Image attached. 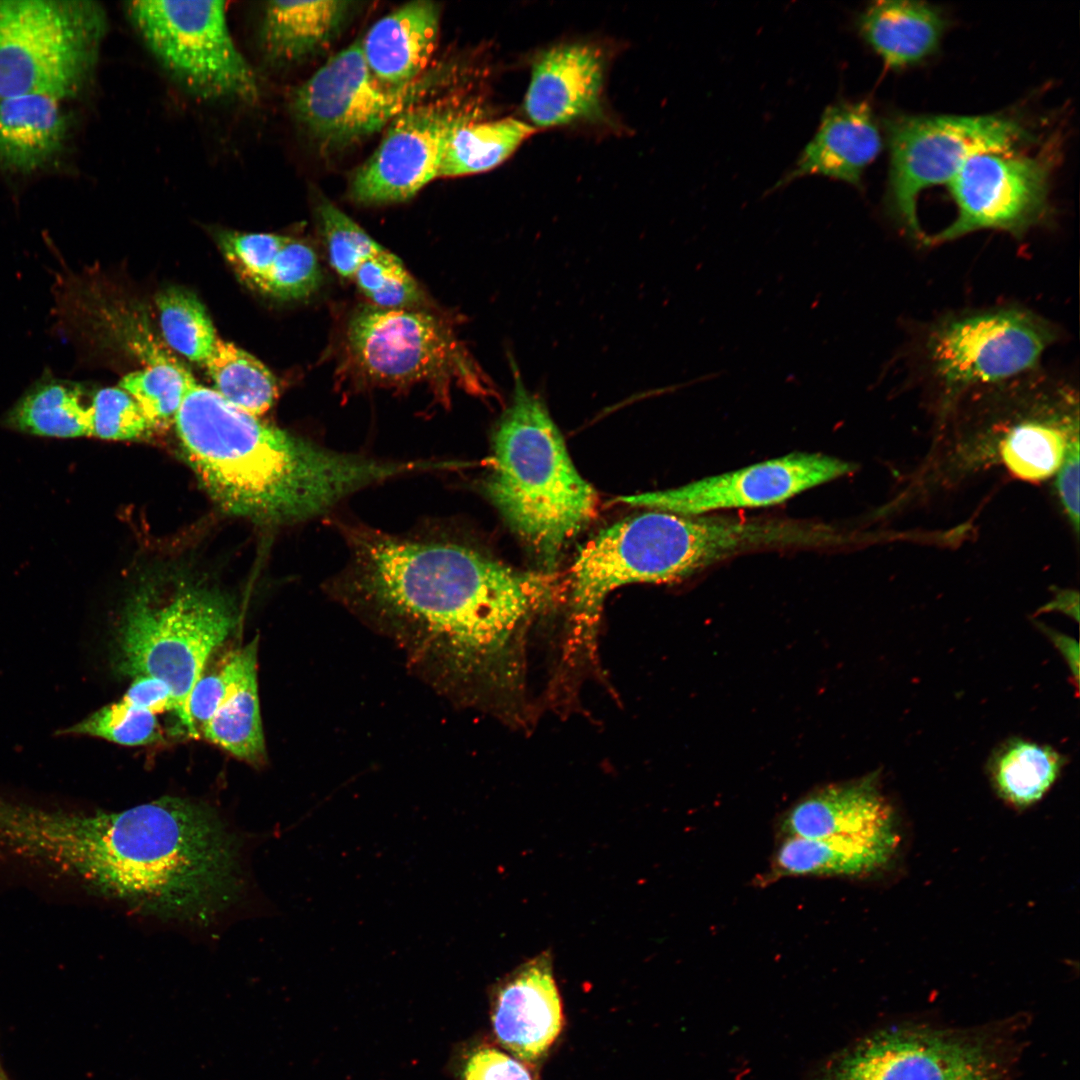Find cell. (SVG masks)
Instances as JSON below:
<instances>
[{"label":"cell","mask_w":1080,"mask_h":1080,"mask_svg":"<svg viewBox=\"0 0 1080 1080\" xmlns=\"http://www.w3.org/2000/svg\"><path fill=\"white\" fill-rule=\"evenodd\" d=\"M349 366L368 384H451L475 394L492 391L487 375L453 331L435 316L373 305L356 311L346 329Z\"/></svg>","instance_id":"cell-10"},{"label":"cell","mask_w":1080,"mask_h":1080,"mask_svg":"<svg viewBox=\"0 0 1080 1080\" xmlns=\"http://www.w3.org/2000/svg\"><path fill=\"white\" fill-rule=\"evenodd\" d=\"M227 678L222 665L217 671L202 674L194 684L188 701L191 725L199 736V730L212 718L224 699Z\"/></svg>","instance_id":"cell-40"},{"label":"cell","mask_w":1080,"mask_h":1080,"mask_svg":"<svg viewBox=\"0 0 1080 1080\" xmlns=\"http://www.w3.org/2000/svg\"><path fill=\"white\" fill-rule=\"evenodd\" d=\"M605 61L597 46L569 42L542 51L534 60L524 112L534 128L575 123L600 110Z\"/></svg>","instance_id":"cell-18"},{"label":"cell","mask_w":1080,"mask_h":1080,"mask_svg":"<svg viewBox=\"0 0 1080 1080\" xmlns=\"http://www.w3.org/2000/svg\"><path fill=\"white\" fill-rule=\"evenodd\" d=\"M514 387L493 437L485 489L496 508L550 568L592 518L593 487L575 468L545 404L529 392L510 358Z\"/></svg>","instance_id":"cell-4"},{"label":"cell","mask_w":1080,"mask_h":1080,"mask_svg":"<svg viewBox=\"0 0 1080 1080\" xmlns=\"http://www.w3.org/2000/svg\"><path fill=\"white\" fill-rule=\"evenodd\" d=\"M61 733L97 737L123 746H145L163 740L157 715L123 699L103 706Z\"/></svg>","instance_id":"cell-33"},{"label":"cell","mask_w":1080,"mask_h":1080,"mask_svg":"<svg viewBox=\"0 0 1080 1080\" xmlns=\"http://www.w3.org/2000/svg\"><path fill=\"white\" fill-rule=\"evenodd\" d=\"M0 1080H8L3 1072L0 1073Z\"/></svg>","instance_id":"cell-45"},{"label":"cell","mask_w":1080,"mask_h":1080,"mask_svg":"<svg viewBox=\"0 0 1080 1080\" xmlns=\"http://www.w3.org/2000/svg\"><path fill=\"white\" fill-rule=\"evenodd\" d=\"M429 80L401 87L381 82L368 67L358 39L296 87L290 107L321 148L341 149L388 126L421 99Z\"/></svg>","instance_id":"cell-13"},{"label":"cell","mask_w":1080,"mask_h":1080,"mask_svg":"<svg viewBox=\"0 0 1080 1080\" xmlns=\"http://www.w3.org/2000/svg\"><path fill=\"white\" fill-rule=\"evenodd\" d=\"M562 1004L552 958L542 952L517 967L499 985L492 1014L498 1042L517 1060L542 1058L561 1032Z\"/></svg>","instance_id":"cell-19"},{"label":"cell","mask_w":1080,"mask_h":1080,"mask_svg":"<svg viewBox=\"0 0 1080 1080\" xmlns=\"http://www.w3.org/2000/svg\"><path fill=\"white\" fill-rule=\"evenodd\" d=\"M194 381L193 375L181 364L160 357L145 368L123 376L118 386L135 400L156 431L174 424Z\"/></svg>","instance_id":"cell-32"},{"label":"cell","mask_w":1080,"mask_h":1080,"mask_svg":"<svg viewBox=\"0 0 1080 1080\" xmlns=\"http://www.w3.org/2000/svg\"><path fill=\"white\" fill-rule=\"evenodd\" d=\"M440 8L417 0L376 21L361 39L365 61L381 82L401 87L421 78L438 43Z\"/></svg>","instance_id":"cell-21"},{"label":"cell","mask_w":1080,"mask_h":1080,"mask_svg":"<svg viewBox=\"0 0 1080 1080\" xmlns=\"http://www.w3.org/2000/svg\"><path fill=\"white\" fill-rule=\"evenodd\" d=\"M889 149L887 204L912 236H922V191L949 181L973 156L1015 151L1031 139L1017 119L1002 115H899L885 120Z\"/></svg>","instance_id":"cell-11"},{"label":"cell","mask_w":1080,"mask_h":1080,"mask_svg":"<svg viewBox=\"0 0 1080 1080\" xmlns=\"http://www.w3.org/2000/svg\"><path fill=\"white\" fill-rule=\"evenodd\" d=\"M945 26L940 9L919 1L873 2L858 19L863 39L893 69L913 66L934 54Z\"/></svg>","instance_id":"cell-24"},{"label":"cell","mask_w":1080,"mask_h":1080,"mask_svg":"<svg viewBox=\"0 0 1080 1080\" xmlns=\"http://www.w3.org/2000/svg\"><path fill=\"white\" fill-rule=\"evenodd\" d=\"M1079 595L1077 591L1073 590H1061L1056 593L1055 598L1047 605L1043 606L1039 611H1051L1059 610L1065 614L1074 617L1078 621V607H1079Z\"/></svg>","instance_id":"cell-44"},{"label":"cell","mask_w":1080,"mask_h":1080,"mask_svg":"<svg viewBox=\"0 0 1080 1080\" xmlns=\"http://www.w3.org/2000/svg\"><path fill=\"white\" fill-rule=\"evenodd\" d=\"M882 146L878 123L867 102L836 103L825 110L815 136L779 185L819 175L859 187L864 171Z\"/></svg>","instance_id":"cell-20"},{"label":"cell","mask_w":1080,"mask_h":1080,"mask_svg":"<svg viewBox=\"0 0 1080 1080\" xmlns=\"http://www.w3.org/2000/svg\"><path fill=\"white\" fill-rule=\"evenodd\" d=\"M877 776L832 784L807 795L783 821L787 837L839 838L874 849L891 860L900 842L896 817Z\"/></svg>","instance_id":"cell-17"},{"label":"cell","mask_w":1080,"mask_h":1080,"mask_svg":"<svg viewBox=\"0 0 1080 1080\" xmlns=\"http://www.w3.org/2000/svg\"><path fill=\"white\" fill-rule=\"evenodd\" d=\"M60 102L44 95L0 98V170L31 173L61 152L68 122Z\"/></svg>","instance_id":"cell-25"},{"label":"cell","mask_w":1080,"mask_h":1080,"mask_svg":"<svg viewBox=\"0 0 1080 1080\" xmlns=\"http://www.w3.org/2000/svg\"><path fill=\"white\" fill-rule=\"evenodd\" d=\"M854 463L818 453H792L666 490L621 497L631 506L696 516L731 508L776 505L856 470Z\"/></svg>","instance_id":"cell-15"},{"label":"cell","mask_w":1080,"mask_h":1080,"mask_svg":"<svg viewBox=\"0 0 1080 1080\" xmlns=\"http://www.w3.org/2000/svg\"><path fill=\"white\" fill-rule=\"evenodd\" d=\"M289 236L222 231L218 236L226 260L245 284L260 290L266 274Z\"/></svg>","instance_id":"cell-38"},{"label":"cell","mask_w":1080,"mask_h":1080,"mask_svg":"<svg viewBox=\"0 0 1080 1080\" xmlns=\"http://www.w3.org/2000/svg\"><path fill=\"white\" fill-rule=\"evenodd\" d=\"M1044 630L1046 631V633L1049 636V638L1051 639V641L1054 643L1055 647H1057L1059 649V651L1061 652V654L1065 658L1067 664L1069 665L1071 673L1073 675V679H1074V682H1075V687H1076V689H1078V679H1079V647H1078V642L1073 638H1070V637H1068L1066 635H1063V634H1060L1058 632L1052 631L1050 629L1044 628Z\"/></svg>","instance_id":"cell-43"},{"label":"cell","mask_w":1080,"mask_h":1080,"mask_svg":"<svg viewBox=\"0 0 1080 1080\" xmlns=\"http://www.w3.org/2000/svg\"><path fill=\"white\" fill-rule=\"evenodd\" d=\"M536 129L513 117L482 120L478 113L452 131L439 177H458L489 171L506 161Z\"/></svg>","instance_id":"cell-27"},{"label":"cell","mask_w":1080,"mask_h":1080,"mask_svg":"<svg viewBox=\"0 0 1080 1080\" xmlns=\"http://www.w3.org/2000/svg\"><path fill=\"white\" fill-rule=\"evenodd\" d=\"M1056 329L1020 307L965 312L937 321L924 342L929 375L948 401L1038 369Z\"/></svg>","instance_id":"cell-12"},{"label":"cell","mask_w":1080,"mask_h":1080,"mask_svg":"<svg viewBox=\"0 0 1080 1080\" xmlns=\"http://www.w3.org/2000/svg\"><path fill=\"white\" fill-rule=\"evenodd\" d=\"M352 5L340 0L265 2L258 30L264 60L286 66L317 52L339 33Z\"/></svg>","instance_id":"cell-23"},{"label":"cell","mask_w":1080,"mask_h":1080,"mask_svg":"<svg viewBox=\"0 0 1080 1080\" xmlns=\"http://www.w3.org/2000/svg\"><path fill=\"white\" fill-rule=\"evenodd\" d=\"M156 306L166 343L204 366L219 337L204 305L191 292L170 287L157 295Z\"/></svg>","instance_id":"cell-31"},{"label":"cell","mask_w":1080,"mask_h":1080,"mask_svg":"<svg viewBox=\"0 0 1080 1080\" xmlns=\"http://www.w3.org/2000/svg\"><path fill=\"white\" fill-rule=\"evenodd\" d=\"M463 1080H533L516 1058L492 1048L481 1047L467 1059Z\"/></svg>","instance_id":"cell-39"},{"label":"cell","mask_w":1080,"mask_h":1080,"mask_svg":"<svg viewBox=\"0 0 1080 1080\" xmlns=\"http://www.w3.org/2000/svg\"><path fill=\"white\" fill-rule=\"evenodd\" d=\"M1062 765L1063 758L1051 747L1015 739L995 754L992 781L1004 800L1025 808L1044 796Z\"/></svg>","instance_id":"cell-29"},{"label":"cell","mask_w":1080,"mask_h":1080,"mask_svg":"<svg viewBox=\"0 0 1080 1080\" xmlns=\"http://www.w3.org/2000/svg\"><path fill=\"white\" fill-rule=\"evenodd\" d=\"M343 528L349 560L332 584L342 600L462 682L505 694L521 689L528 628L554 600L552 575L519 571L455 542Z\"/></svg>","instance_id":"cell-1"},{"label":"cell","mask_w":1080,"mask_h":1080,"mask_svg":"<svg viewBox=\"0 0 1080 1080\" xmlns=\"http://www.w3.org/2000/svg\"><path fill=\"white\" fill-rule=\"evenodd\" d=\"M91 393L81 383L45 369L4 413L1 423L16 432L39 437L90 436Z\"/></svg>","instance_id":"cell-26"},{"label":"cell","mask_w":1080,"mask_h":1080,"mask_svg":"<svg viewBox=\"0 0 1080 1080\" xmlns=\"http://www.w3.org/2000/svg\"><path fill=\"white\" fill-rule=\"evenodd\" d=\"M90 436L103 440H134L154 432L135 400L122 388L105 387L91 393Z\"/></svg>","instance_id":"cell-36"},{"label":"cell","mask_w":1080,"mask_h":1080,"mask_svg":"<svg viewBox=\"0 0 1080 1080\" xmlns=\"http://www.w3.org/2000/svg\"><path fill=\"white\" fill-rule=\"evenodd\" d=\"M124 701L154 714L163 712L177 713V704L171 688L164 681L138 675L122 696Z\"/></svg>","instance_id":"cell-42"},{"label":"cell","mask_w":1080,"mask_h":1080,"mask_svg":"<svg viewBox=\"0 0 1080 1080\" xmlns=\"http://www.w3.org/2000/svg\"><path fill=\"white\" fill-rule=\"evenodd\" d=\"M1050 167L1040 156L1015 151L971 157L949 181L956 205L954 220L934 242L993 229L1020 238L1049 215Z\"/></svg>","instance_id":"cell-14"},{"label":"cell","mask_w":1080,"mask_h":1080,"mask_svg":"<svg viewBox=\"0 0 1080 1080\" xmlns=\"http://www.w3.org/2000/svg\"><path fill=\"white\" fill-rule=\"evenodd\" d=\"M477 113L453 100L414 104L395 117L374 153L354 172L350 194L361 204L403 202L439 177L454 128Z\"/></svg>","instance_id":"cell-16"},{"label":"cell","mask_w":1080,"mask_h":1080,"mask_svg":"<svg viewBox=\"0 0 1080 1080\" xmlns=\"http://www.w3.org/2000/svg\"><path fill=\"white\" fill-rule=\"evenodd\" d=\"M187 461L225 512L282 524L328 511L377 482L430 469L323 448L261 421L195 380L174 421Z\"/></svg>","instance_id":"cell-3"},{"label":"cell","mask_w":1080,"mask_h":1080,"mask_svg":"<svg viewBox=\"0 0 1080 1080\" xmlns=\"http://www.w3.org/2000/svg\"><path fill=\"white\" fill-rule=\"evenodd\" d=\"M317 212L330 264L341 277L351 280L360 264L390 252L329 200L320 199Z\"/></svg>","instance_id":"cell-34"},{"label":"cell","mask_w":1080,"mask_h":1080,"mask_svg":"<svg viewBox=\"0 0 1080 1080\" xmlns=\"http://www.w3.org/2000/svg\"><path fill=\"white\" fill-rule=\"evenodd\" d=\"M891 862L886 855L839 838L787 837L774 860L780 876H860L878 871Z\"/></svg>","instance_id":"cell-28"},{"label":"cell","mask_w":1080,"mask_h":1080,"mask_svg":"<svg viewBox=\"0 0 1080 1080\" xmlns=\"http://www.w3.org/2000/svg\"><path fill=\"white\" fill-rule=\"evenodd\" d=\"M204 367L214 390L248 414H264L277 398L278 384L270 370L250 353L220 337Z\"/></svg>","instance_id":"cell-30"},{"label":"cell","mask_w":1080,"mask_h":1080,"mask_svg":"<svg viewBox=\"0 0 1080 1080\" xmlns=\"http://www.w3.org/2000/svg\"><path fill=\"white\" fill-rule=\"evenodd\" d=\"M1 1072H2V1070H1V1067H0V1073H1Z\"/></svg>","instance_id":"cell-46"},{"label":"cell","mask_w":1080,"mask_h":1080,"mask_svg":"<svg viewBox=\"0 0 1080 1080\" xmlns=\"http://www.w3.org/2000/svg\"><path fill=\"white\" fill-rule=\"evenodd\" d=\"M690 575L686 516L654 510L602 530L580 550L571 568L568 656L593 651L603 603L614 589Z\"/></svg>","instance_id":"cell-8"},{"label":"cell","mask_w":1080,"mask_h":1080,"mask_svg":"<svg viewBox=\"0 0 1080 1080\" xmlns=\"http://www.w3.org/2000/svg\"><path fill=\"white\" fill-rule=\"evenodd\" d=\"M0 848L169 920L209 923L242 890L239 841L213 809L179 797L91 814L0 798Z\"/></svg>","instance_id":"cell-2"},{"label":"cell","mask_w":1080,"mask_h":1080,"mask_svg":"<svg viewBox=\"0 0 1080 1080\" xmlns=\"http://www.w3.org/2000/svg\"><path fill=\"white\" fill-rule=\"evenodd\" d=\"M1056 489L1065 515L1075 534L1079 532V433L1068 442L1057 470Z\"/></svg>","instance_id":"cell-41"},{"label":"cell","mask_w":1080,"mask_h":1080,"mask_svg":"<svg viewBox=\"0 0 1080 1080\" xmlns=\"http://www.w3.org/2000/svg\"><path fill=\"white\" fill-rule=\"evenodd\" d=\"M236 623L232 601L200 579L174 575L146 581L121 614L116 666L122 674L148 675L168 684L182 730L197 736L188 713L191 690Z\"/></svg>","instance_id":"cell-5"},{"label":"cell","mask_w":1080,"mask_h":1080,"mask_svg":"<svg viewBox=\"0 0 1080 1080\" xmlns=\"http://www.w3.org/2000/svg\"><path fill=\"white\" fill-rule=\"evenodd\" d=\"M1015 1023L946 1028L901 1023L832 1057L816 1080H1012Z\"/></svg>","instance_id":"cell-7"},{"label":"cell","mask_w":1080,"mask_h":1080,"mask_svg":"<svg viewBox=\"0 0 1080 1080\" xmlns=\"http://www.w3.org/2000/svg\"><path fill=\"white\" fill-rule=\"evenodd\" d=\"M89 0H0V98L78 96L90 81L107 32Z\"/></svg>","instance_id":"cell-6"},{"label":"cell","mask_w":1080,"mask_h":1080,"mask_svg":"<svg viewBox=\"0 0 1080 1080\" xmlns=\"http://www.w3.org/2000/svg\"><path fill=\"white\" fill-rule=\"evenodd\" d=\"M321 282L317 255L305 242L289 237L271 265L260 292L281 300L306 297Z\"/></svg>","instance_id":"cell-37"},{"label":"cell","mask_w":1080,"mask_h":1080,"mask_svg":"<svg viewBox=\"0 0 1080 1080\" xmlns=\"http://www.w3.org/2000/svg\"><path fill=\"white\" fill-rule=\"evenodd\" d=\"M258 638L231 652L222 664L227 691L200 729L208 742L252 765L265 760V739L257 684Z\"/></svg>","instance_id":"cell-22"},{"label":"cell","mask_w":1080,"mask_h":1080,"mask_svg":"<svg viewBox=\"0 0 1080 1080\" xmlns=\"http://www.w3.org/2000/svg\"><path fill=\"white\" fill-rule=\"evenodd\" d=\"M351 280L376 307L411 309L423 298L415 279L391 252L360 264Z\"/></svg>","instance_id":"cell-35"},{"label":"cell","mask_w":1080,"mask_h":1080,"mask_svg":"<svg viewBox=\"0 0 1080 1080\" xmlns=\"http://www.w3.org/2000/svg\"><path fill=\"white\" fill-rule=\"evenodd\" d=\"M124 9L153 57L187 93L208 102L258 100L256 72L232 37L225 2L132 1Z\"/></svg>","instance_id":"cell-9"}]
</instances>
